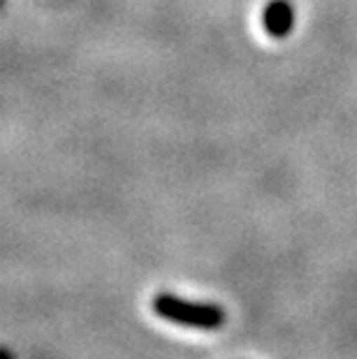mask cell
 <instances>
[{
  "instance_id": "1",
  "label": "cell",
  "mask_w": 357,
  "mask_h": 359,
  "mask_svg": "<svg viewBox=\"0 0 357 359\" xmlns=\"http://www.w3.org/2000/svg\"><path fill=\"white\" fill-rule=\"evenodd\" d=\"M154 313L158 318L167 320L172 325L191 327V330H204V332H216L225 325V311L218 304L207 302H191L184 297L161 292L154 297Z\"/></svg>"
},
{
  "instance_id": "2",
  "label": "cell",
  "mask_w": 357,
  "mask_h": 359,
  "mask_svg": "<svg viewBox=\"0 0 357 359\" xmlns=\"http://www.w3.org/2000/svg\"><path fill=\"white\" fill-rule=\"evenodd\" d=\"M262 24H264V30H267V35L285 37L295 24V14H292L290 3H285V0H274V3H269L267 10H264Z\"/></svg>"
},
{
  "instance_id": "3",
  "label": "cell",
  "mask_w": 357,
  "mask_h": 359,
  "mask_svg": "<svg viewBox=\"0 0 357 359\" xmlns=\"http://www.w3.org/2000/svg\"><path fill=\"white\" fill-rule=\"evenodd\" d=\"M3 359H12V353H10V350H7V348L3 350Z\"/></svg>"
}]
</instances>
